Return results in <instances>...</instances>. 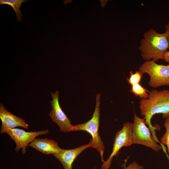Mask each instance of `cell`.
<instances>
[{
	"label": "cell",
	"instance_id": "9a60e30c",
	"mask_svg": "<svg viewBox=\"0 0 169 169\" xmlns=\"http://www.w3.org/2000/svg\"><path fill=\"white\" fill-rule=\"evenodd\" d=\"M130 73V78H127L126 79L128 84L132 86L139 84L143 77V74L139 71H136L135 73H133L131 71Z\"/></svg>",
	"mask_w": 169,
	"mask_h": 169
},
{
	"label": "cell",
	"instance_id": "2e32d148",
	"mask_svg": "<svg viewBox=\"0 0 169 169\" xmlns=\"http://www.w3.org/2000/svg\"><path fill=\"white\" fill-rule=\"evenodd\" d=\"M125 163L122 165L124 169H143V166L139 165L136 161H133L129 164L127 166H126Z\"/></svg>",
	"mask_w": 169,
	"mask_h": 169
},
{
	"label": "cell",
	"instance_id": "8fae6325",
	"mask_svg": "<svg viewBox=\"0 0 169 169\" xmlns=\"http://www.w3.org/2000/svg\"><path fill=\"white\" fill-rule=\"evenodd\" d=\"M45 154L59 152L61 150L58 143L54 140L45 138H35L28 145Z\"/></svg>",
	"mask_w": 169,
	"mask_h": 169
},
{
	"label": "cell",
	"instance_id": "e0dca14e",
	"mask_svg": "<svg viewBox=\"0 0 169 169\" xmlns=\"http://www.w3.org/2000/svg\"><path fill=\"white\" fill-rule=\"evenodd\" d=\"M162 59L169 64V51H167L164 54Z\"/></svg>",
	"mask_w": 169,
	"mask_h": 169
},
{
	"label": "cell",
	"instance_id": "3957f363",
	"mask_svg": "<svg viewBox=\"0 0 169 169\" xmlns=\"http://www.w3.org/2000/svg\"><path fill=\"white\" fill-rule=\"evenodd\" d=\"M100 95V93H98L96 95L95 107L91 118L84 123L73 125L71 131H84L90 134L92 137L90 140L93 148L96 149L100 153L103 162L105 161L103 159L105 145L98 133Z\"/></svg>",
	"mask_w": 169,
	"mask_h": 169
},
{
	"label": "cell",
	"instance_id": "5bb4252c",
	"mask_svg": "<svg viewBox=\"0 0 169 169\" xmlns=\"http://www.w3.org/2000/svg\"><path fill=\"white\" fill-rule=\"evenodd\" d=\"M164 126L166 131L161 138L160 141L167 147V152L169 154V116L165 118Z\"/></svg>",
	"mask_w": 169,
	"mask_h": 169
},
{
	"label": "cell",
	"instance_id": "ac0fdd59",
	"mask_svg": "<svg viewBox=\"0 0 169 169\" xmlns=\"http://www.w3.org/2000/svg\"><path fill=\"white\" fill-rule=\"evenodd\" d=\"M165 33L166 35L167 39L169 44V22L165 25Z\"/></svg>",
	"mask_w": 169,
	"mask_h": 169
},
{
	"label": "cell",
	"instance_id": "6da1fadb",
	"mask_svg": "<svg viewBox=\"0 0 169 169\" xmlns=\"http://www.w3.org/2000/svg\"><path fill=\"white\" fill-rule=\"evenodd\" d=\"M139 108L141 115L145 120L153 138L156 142L159 143L156 135V130L158 128L153 126L151 120L153 116L157 114H162L164 118L169 116V90H151L147 98L140 100Z\"/></svg>",
	"mask_w": 169,
	"mask_h": 169
},
{
	"label": "cell",
	"instance_id": "7a4b0ae2",
	"mask_svg": "<svg viewBox=\"0 0 169 169\" xmlns=\"http://www.w3.org/2000/svg\"><path fill=\"white\" fill-rule=\"evenodd\" d=\"M169 48V43L165 33H159L151 28L144 33L139 49L143 59L156 62L162 59Z\"/></svg>",
	"mask_w": 169,
	"mask_h": 169
},
{
	"label": "cell",
	"instance_id": "5b68a950",
	"mask_svg": "<svg viewBox=\"0 0 169 169\" xmlns=\"http://www.w3.org/2000/svg\"><path fill=\"white\" fill-rule=\"evenodd\" d=\"M133 144H139L151 148L156 151L162 149L153 138L149 127L146 125L145 120L138 117L136 113L132 123Z\"/></svg>",
	"mask_w": 169,
	"mask_h": 169
},
{
	"label": "cell",
	"instance_id": "4fadbf2b",
	"mask_svg": "<svg viewBox=\"0 0 169 169\" xmlns=\"http://www.w3.org/2000/svg\"><path fill=\"white\" fill-rule=\"evenodd\" d=\"M150 91L140 83L131 86L130 91V92L136 96L141 99L147 98L149 96Z\"/></svg>",
	"mask_w": 169,
	"mask_h": 169
},
{
	"label": "cell",
	"instance_id": "9c48e42d",
	"mask_svg": "<svg viewBox=\"0 0 169 169\" xmlns=\"http://www.w3.org/2000/svg\"><path fill=\"white\" fill-rule=\"evenodd\" d=\"M0 119L2 121L0 133H6L9 129L20 126L28 129L29 126L22 118L13 115L8 111L2 104H0Z\"/></svg>",
	"mask_w": 169,
	"mask_h": 169
},
{
	"label": "cell",
	"instance_id": "52a82bcc",
	"mask_svg": "<svg viewBox=\"0 0 169 169\" xmlns=\"http://www.w3.org/2000/svg\"><path fill=\"white\" fill-rule=\"evenodd\" d=\"M6 133L13 139L16 145V152L22 149V153L25 154L26 152V147L36 137L41 135L49 133L48 130L35 131H26L18 128L8 129Z\"/></svg>",
	"mask_w": 169,
	"mask_h": 169
},
{
	"label": "cell",
	"instance_id": "30bf717a",
	"mask_svg": "<svg viewBox=\"0 0 169 169\" xmlns=\"http://www.w3.org/2000/svg\"><path fill=\"white\" fill-rule=\"evenodd\" d=\"M90 147H93L90 139L87 144L73 149H62L59 152L53 155L60 161L64 169H72V164L76 158L83 151Z\"/></svg>",
	"mask_w": 169,
	"mask_h": 169
},
{
	"label": "cell",
	"instance_id": "8992f818",
	"mask_svg": "<svg viewBox=\"0 0 169 169\" xmlns=\"http://www.w3.org/2000/svg\"><path fill=\"white\" fill-rule=\"evenodd\" d=\"M132 123L125 122L122 128L116 133L113 146L111 154L101 165V169H109L113 157L116 156L120 149L124 146H129L133 144Z\"/></svg>",
	"mask_w": 169,
	"mask_h": 169
},
{
	"label": "cell",
	"instance_id": "ba28073f",
	"mask_svg": "<svg viewBox=\"0 0 169 169\" xmlns=\"http://www.w3.org/2000/svg\"><path fill=\"white\" fill-rule=\"evenodd\" d=\"M52 100L50 101L51 110L49 115L53 122L59 127L61 131L67 133L71 131L73 125L61 108L59 102V92L56 90L54 93L51 92Z\"/></svg>",
	"mask_w": 169,
	"mask_h": 169
},
{
	"label": "cell",
	"instance_id": "277c9868",
	"mask_svg": "<svg viewBox=\"0 0 169 169\" xmlns=\"http://www.w3.org/2000/svg\"><path fill=\"white\" fill-rule=\"evenodd\" d=\"M139 71L150 77L149 85L156 88L169 85V65L159 64L153 60H147L141 65Z\"/></svg>",
	"mask_w": 169,
	"mask_h": 169
},
{
	"label": "cell",
	"instance_id": "7c38bea8",
	"mask_svg": "<svg viewBox=\"0 0 169 169\" xmlns=\"http://www.w3.org/2000/svg\"><path fill=\"white\" fill-rule=\"evenodd\" d=\"M28 1L26 0H0V4H6L11 6L14 9L18 22H21L23 15L20 8L22 3Z\"/></svg>",
	"mask_w": 169,
	"mask_h": 169
}]
</instances>
